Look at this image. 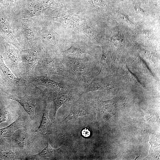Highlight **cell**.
<instances>
[{
	"instance_id": "6da1fadb",
	"label": "cell",
	"mask_w": 160,
	"mask_h": 160,
	"mask_svg": "<svg viewBox=\"0 0 160 160\" xmlns=\"http://www.w3.org/2000/svg\"><path fill=\"white\" fill-rule=\"evenodd\" d=\"M13 33L22 49L31 48L39 44L35 39L39 29L35 17L31 19L12 18Z\"/></svg>"
},
{
	"instance_id": "7a4b0ae2",
	"label": "cell",
	"mask_w": 160,
	"mask_h": 160,
	"mask_svg": "<svg viewBox=\"0 0 160 160\" xmlns=\"http://www.w3.org/2000/svg\"><path fill=\"white\" fill-rule=\"evenodd\" d=\"M44 46L39 44L30 49H22L19 64L20 71L24 79L33 74L34 69L42 57Z\"/></svg>"
},
{
	"instance_id": "3957f363",
	"label": "cell",
	"mask_w": 160,
	"mask_h": 160,
	"mask_svg": "<svg viewBox=\"0 0 160 160\" xmlns=\"http://www.w3.org/2000/svg\"><path fill=\"white\" fill-rule=\"evenodd\" d=\"M38 64L41 69L47 74L66 77L69 76V72L59 56L49 47H44L42 57Z\"/></svg>"
},
{
	"instance_id": "277c9868",
	"label": "cell",
	"mask_w": 160,
	"mask_h": 160,
	"mask_svg": "<svg viewBox=\"0 0 160 160\" xmlns=\"http://www.w3.org/2000/svg\"><path fill=\"white\" fill-rule=\"evenodd\" d=\"M36 18L39 25L38 30L35 38L38 44H41L52 50L56 49L60 43L59 35L51 27L44 23L40 17H37Z\"/></svg>"
},
{
	"instance_id": "5b68a950",
	"label": "cell",
	"mask_w": 160,
	"mask_h": 160,
	"mask_svg": "<svg viewBox=\"0 0 160 160\" xmlns=\"http://www.w3.org/2000/svg\"><path fill=\"white\" fill-rule=\"evenodd\" d=\"M41 0H30L23 4L16 6L12 18L31 19L41 16L46 11Z\"/></svg>"
},
{
	"instance_id": "8992f818",
	"label": "cell",
	"mask_w": 160,
	"mask_h": 160,
	"mask_svg": "<svg viewBox=\"0 0 160 160\" xmlns=\"http://www.w3.org/2000/svg\"><path fill=\"white\" fill-rule=\"evenodd\" d=\"M64 62L69 72L73 73L79 82L89 84L90 68L88 61L72 58L65 60Z\"/></svg>"
},
{
	"instance_id": "52a82bcc",
	"label": "cell",
	"mask_w": 160,
	"mask_h": 160,
	"mask_svg": "<svg viewBox=\"0 0 160 160\" xmlns=\"http://www.w3.org/2000/svg\"><path fill=\"white\" fill-rule=\"evenodd\" d=\"M2 41L5 50L1 55L5 64L16 76L22 77L19 67L20 51L12 44Z\"/></svg>"
},
{
	"instance_id": "ba28073f",
	"label": "cell",
	"mask_w": 160,
	"mask_h": 160,
	"mask_svg": "<svg viewBox=\"0 0 160 160\" xmlns=\"http://www.w3.org/2000/svg\"><path fill=\"white\" fill-rule=\"evenodd\" d=\"M0 70L4 76V79L7 88L15 91H23L30 86L27 81L23 77L16 76L6 65L0 55Z\"/></svg>"
},
{
	"instance_id": "9c48e42d",
	"label": "cell",
	"mask_w": 160,
	"mask_h": 160,
	"mask_svg": "<svg viewBox=\"0 0 160 160\" xmlns=\"http://www.w3.org/2000/svg\"><path fill=\"white\" fill-rule=\"evenodd\" d=\"M25 79L30 86H43L58 93H63V90H66V87L63 84L45 75L37 76L33 74Z\"/></svg>"
},
{
	"instance_id": "30bf717a",
	"label": "cell",
	"mask_w": 160,
	"mask_h": 160,
	"mask_svg": "<svg viewBox=\"0 0 160 160\" xmlns=\"http://www.w3.org/2000/svg\"><path fill=\"white\" fill-rule=\"evenodd\" d=\"M0 37L2 40L12 44L20 52L22 49L13 33L11 21L0 11Z\"/></svg>"
},
{
	"instance_id": "8fae6325",
	"label": "cell",
	"mask_w": 160,
	"mask_h": 160,
	"mask_svg": "<svg viewBox=\"0 0 160 160\" xmlns=\"http://www.w3.org/2000/svg\"><path fill=\"white\" fill-rule=\"evenodd\" d=\"M90 113L88 103L79 99L73 103L70 113L61 122H67L72 119L84 116Z\"/></svg>"
},
{
	"instance_id": "7c38bea8",
	"label": "cell",
	"mask_w": 160,
	"mask_h": 160,
	"mask_svg": "<svg viewBox=\"0 0 160 160\" xmlns=\"http://www.w3.org/2000/svg\"><path fill=\"white\" fill-rule=\"evenodd\" d=\"M11 99L19 103L31 118L34 119L35 109L38 104L34 98L31 96L25 95L20 98L13 97Z\"/></svg>"
},
{
	"instance_id": "4fadbf2b",
	"label": "cell",
	"mask_w": 160,
	"mask_h": 160,
	"mask_svg": "<svg viewBox=\"0 0 160 160\" xmlns=\"http://www.w3.org/2000/svg\"><path fill=\"white\" fill-rule=\"evenodd\" d=\"M43 94L44 97V108L40 124L35 131L41 134L46 135L49 133V130L51 125V122L49 117V109L46 98L44 94Z\"/></svg>"
},
{
	"instance_id": "5bb4252c",
	"label": "cell",
	"mask_w": 160,
	"mask_h": 160,
	"mask_svg": "<svg viewBox=\"0 0 160 160\" xmlns=\"http://www.w3.org/2000/svg\"><path fill=\"white\" fill-rule=\"evenodd\" d=\"M25 122L23 118L19 117L9 125L0 129V137H9L16 130L22 128Z\"/></svg>"
},
{
	"instance_id": "9a60e30c",
	"label": "cell",
	"mask_w": 160,
	"mask_h": 160,
	"mask_svg": "<svg viewBox=\"0 0 160 160\" xmlns=\"http://www.w3.org/2000/svg\"><path fill=\"white\" fill-rule=\"evenodd\" d=\"M72 98V95L69 94L56 92L54 99L55 109L53 117L55 119L56 118V113L58 109L68 101L71 100Z\"/></svg>"
},
{
	"instance_id": "2e32d148",
	"label": "cell",
	"mask_w": 160,
	"mask_h": 160,
	"mask_svg": "<svg viewBox=\"0 0 160 160\" xmlns=\"http://www.w3.org/2000/svg\"><path fill=\"white\" fill-rule=\"evenodd\" d=\"M68 55L78 57L83 54H89V51L87 47L79 44H74L69 49L63 52Z\"/></svg>"
},
{
	"instance_id": "e0dca14e",
	"label": "cell",
	"mask_w": 160,
	"mask_h": 160,
	"mask_svg": "<svg viewBox=\"0 0 160 160\" xmlns=\"http://www.w3.org/2000/svg\"><path fill=\"white\" fill-rule=\"evenodd\" d=\"M15 132L9 137H11L16 144L20 147L22 148L26 147L30 142L29 135L25 132Z\"/></svg>"
},
{
	"instance_id": "ac0fdd59",
	"label": "cell",
	"mask_w": 160,
	"mask_h": 160,
	"mask_svg": "<svg viewBox=\"0 0 160 160\" xmlns=\"http://www.w3.org/2000/svg\"><path fill=\"white\" fill-rule=\"evenodd\" d=\"M16 5L15 0H0V11L10 20Z\"/></svg>"
},
{
	"instance_id": "d6986e66",
	"label": "cell",
	"mask_w": 160,
	"mask_h": 160,
	"mask_svg": "<svg viewBox=\"0 0 160 160\" xmlns=\"http://www.w3.org/2000/svg\"><path fill=\"white\" fill-rule=\"evenodd\" d=\"M59 149H55L52 148L49 143H48L47 146L41 152L33 156V157L43 158L53 157L56 155Z\"/></svg>"
},
{
	"instance_id": "ffe728a7",
	"label": "cell",
	"mask_w": 160,
	"mask_h": 160,
	"mask_svg": "<svg viewBox=\"0 0 160 160\" xmlns=\"http://www.w3.org/2000/svg\"><path fill=\"white\" fill-rule=\"evenodd\" d=\"M7 89L4 79L0 75V94H7Z\"/></svg>"
},
{
	"instance_id": "44dd1931",
	"label": "cell",
	"mask_w": 160,
	"mask_h": 160,
	"mask_svg": "<svg viewBox=\"0 0 160 160\" xmlns=\"http://www.w3.org/2000/svg\"><path fill=\"white\" fill-rule=\"evenodd\" d=\"M7 119V113L3 108L0 109V123L5 121Z\"/></svg>"
},
{
	"instance_id": "7402d4cb",
	"label": "cell",
	"mask_w": 160,
	"mask_h": 160,
	"mask_svg": "<svg viewBox=\"0 0 160 160\" xmlns=\"http://www.w3.org/2000/svg\"><path fill=\"white\" fill-rule=\"evenodd\" d=\"M81 134L84 137H87L90 136V133L88 129L85 128L82 130L81 131Z\"/></svg>"
},
{
	"instance_id": "603a6c76",
	"label": "cell",
	"mask_w": 160,
	"mask_h": 160,
	"mask_svg": "<svg viewBox=\"0 0 160 160\" xmlns=\"http://www.w3.org/2000/svg\"><path fill=\"white\" fill-rule=\"evenodd\" d=\"M19 0H15L16 5L17 4V3L19 1Z\"/></svg>"
}]
</instances>
